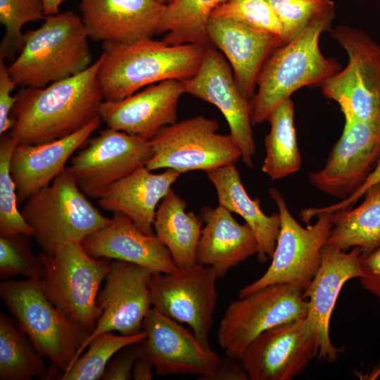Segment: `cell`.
Segmentation results:
<instances>
[{"instance_id": "obj_13", "label": "cell", "mask_w": 380, "mask_h": 380, "mask_svg": "<svg viewBox=\"0 0 380 380\" xmlns=\"http://www.w3.org/2000/svg\"><path fill=\"white\" fill-rule=\"evenodd\" d=\"M142 329L146 336L137 343L138 356L148 361L158 375L192 374L214 380L222 359L211 348L205 347L192 331L153 307L146 315Z\"/></svg>"}, {"instance_id": "obj_17", "label": "cell", "mask_w": 380, "mask_h": 380, "mask_svg": "<svg viewBox=\"0 0 380 380\" xmlns=\"http://www.w3.org/2000/svg\"><path fill=\"white\" fill-rule=\"evenodd\" d=\"M152 274L145 267L111 260L104 288L97 297L101 315L80 348L75 363L90 342L104 332L132 335L143 330V321L152 307L149 291Z\"/></svg>"}, {"instance_id": "obj_32", "label": "cell", "mask_w": 380, "mask_h": 380, "mask_svg": "<svg viewBox=\"0 0 380 380\" xmlns=\"http://www.w3.org/2000/svg\"><path fill=\"white\" fill-rule=\"evenodd\" d=\"M227 0H172L166 6L158 34L169 45L194 44L212 47L207 25L213 11Z\"/></svg>"}, {"instance_id": "obj_5", "label": "cell", "mask_w": 380, "mask_h": 380, "mask_svg": "<svg viewBox=\"0 0 380 380\" xmlns=\"http://www.w3.org/2000/svg\"><path fill=\"white\" fill-rule=\"evenodd\" d=\"M43 265L42 288L70 322L89 335L102 310L99 289L110 270L111 260L89 255L81 243L66 241L53 253L39 255Z\"/></svg>"}, {"instance_id": "obj_15", "label": "cell", "mask_w": 380, "mask_h": 380, "mask_svg": "<svg viewBox=\"0 0 380 380\" xmlns=\"http://www.w3.org/2000/svg\"><path fill=\"white\" fill-rule=\"evenodd\" d=\"M379 160L380 121L345 118L324 166L309 172L308 179L321 192L343 200L361 187Z\"/></svg>"}, {"instance_id": "obj_19", "label": "cell", "mask_w": 380, "mask_h": 380, "mask_svg": "<svg viewBox=\"0 0 380 380\" xmlns=\"http://www.w3.org/2000/svg\"><path fill=\"white\" fill-rule=\"evenodd\" d=\"M361 250L355 247L349 252L326 243L322 249L319 267L303 296L308 302L306 318L315 336L317 358L326 362L338 359L341 348L335 347L329 336V322L337 298L344 284L362 273L360 260Z\"/></svg>"}, {"instance_id": "obj_20", "label": "cell", "mask_w": 380, "mask_h": 380, "mask_svg": "<svg viewBox=\"0 0 380 380\" xmlns=\"http://www.w3.org/2000/svg\"><path fill=\"white\" fill-rule=\"evenodd\" d=\"M184 93L182 80H164L124 99L103 101L100 116L109 128L150 140L162 128L177 122Z\"/></svg>"}, {"instance_id": "obj_30", "label": "cell", "mask_w": 380, "mask_h": 380, "mask_svg": "<svg viewBox=\"0 0 380 380\" xmlns=\"http://www.w3.org/2000/svg\"><path fill=\"white\" fill-rule=\"evenodd\" d=\"M270 131L265 139L266 149L262 171L279 180L300 170L302 158L294 125V105L289 99L267 118Z\"/></svg>"}, {"instance_id": "obj_4", "label": "cell", "mask_w": 380, "mask_h": 380, "mask_svg": "<svg viewBox=\"0 0 380 380\" xmlns=\"http://www.w3.org/2000/svg\"><path fill=\"white\" fill-rule=\"evenodd\" d=\"M44 20L40 27L23 34V47L8 66L18 86L45 87L92 64L89 38L80 15L67 11Z\"/></svg>"}, {"instance_id": "obj_29", "label": "cell", "mask_w": 380, "mask_h": 380, "mask_svg": "<svg viewBox=\"0 0 380 380\" xmlns=\"http://www.w3.org/2000/svg\"><path fill=\"white\" fill-rule=\"evenodd\" d=\"M362 203L334 213L327 243L348 250L355 247L366 254L380 245V182L364 194Z\"/></svg>"}, {"instance_id": "obj_28", "label": "cell", "mask_w": 380, "mask_h": 380, "mask_svg": "<svg viewBox=\"0 0 380 380\" xmlns=\"http://www.w3.org/2000/svg\"><path fill=\"white\" fill-rule=\"evenodd\" d=\"M186 209V201L171 189L157 208L153 222L155 234L180 270L197 263V248L203 223L201 215Z\"/></svg>"}, {"instance_id": "obj_9", "label": "cell", "mask_w": 380, "mask_h": 380, "mask_svg": "<svg viewBox=\"0 0 380 380\" xmlns=\"http://www.w3.org/2000/svg\"><path fill=\"white\" fill-rule=\"evenodd\" d=\"M329 32L346 51L348 63L322 84L323 95L338 103L344 118L380 121V45L347 25Z\"/></svg>"}, {"instance_id": "obj_8", "label": "cell", "mask_w": 380, "mask_h": 380, "mask_svg": "<svg viewBox=\"0 0 380 380\" xmlns=\"http://www.w3.org/2000/svg\"><path fill=\"white\" fill-rule=\"evenodd\" d=\"M269 194L281 217L272 262L260 278L240 290L239 298L276 284L294 285L303 292L319 267L322 249L334 223V213H322L316 217L315 224L309 223L303 227L291 214L284 197L277 189H270Z\"/></svg>"}, {"instance_id": "obj_7", "label": "cell", "mask_w": 380, "mask_h": 380, "mask_svg": "<svg viewBox=\"0 0 380 380\" xmlns=\"http://www.w3.org/2000/svg\"><path fill=\"white\" fill-rule=\"evenodd\" d=\"M0 297L37 351L63 373L68 372L89 335L56 309L39 279L3 281Z\"/></svg>"}, {"instance_id": "obj_44", "label": "cell", "mask_w": 380, "mask_h": 380, "mask_svg": "<svg viewBox=\"0 0 380 380\" xmlns=\"http://www.w3.org/2000/svg\"><path fill=\"white\" fill-rule=\"evenodd\" d=\"M153 365L146 360L139 357L132 368V377L134 380H151L153 377Z\"/></svg>"}, {"instance_id": "obj_35", "label": "cell", "mask_w": 380, "mask_h": 380, "mask_svg": "<svg viewBox=\"0 0 380 380\" xmlns=\"http://www.w3.org/2000/svg\"><path fill=\"white\" fill-rule=\"evenodd\" d=\"M46 17L42 0H0V22L6 28L0 58L11 61L23 47V25Z\"/></svg>"}, {"instance_id": "obj_2", "label": "cell", "mask_w": 380, "mask_h": 380, "mask_svg": "<svg viewBox=\"0 0 380 380\" xmlns=\"http://www.w3.org/2000/svg\"><path fill=\"white\" fill-rule=\"evenodd\" d=\"M208 47L169 45L144 39L132 44L102 42L98 79L104 101H120L167 80H184L199 69Z\"/></svg>"}, {"instance_id": "obj_10", "label": "cell", "mask_w": 380, "mask_h": 380, "mask_svg": "<svg viewBox=\"0 0 380 380\" xmlns=\"http://www.w3.org/2000/svg\"><path fill=\"white\" fill-rule=\"evenodd\" d=\"M218 122L198 115L166 126L149 141L153 156L146 167L151 171L172 169L179 173L206 172L242 158L232 136L217 132Z\"/></svg>"}, {"instance_id": "obj_25", "label": "cell", "mask_w": 380, "mask_h": 380, "mask_svg": "<svg viewBox=\"0 0 380 380\" xmlns=\"http://www.w3.org/2000/svg\"><path fill=\"white\" fill-rule=\"evenodd\" d=\"M201 216L205 226L197 248L196 262L212 267L218 278L258 253V243L252 229L246 223L239 224L224 206H205Z\"/></svg>"}, {"instance_id": "obj_46", "label": "cell", "mask_w": 380, "mask_h": 380, "mask_svg": "<svg viewBox=\"0 0 380 380\" xmlns=\"http://www.w3.org/2000/svg\"><path fill=\"white\" fill-rule=\"evenodd\" d=\"M158 2L162 4H164V5H167L169 4L172 0H156Z\"/></svg>"}, {"instance_id": "obj_11", "label": "cell", "mask_w": 380, "mask_h": 380, "mask_svg": "<svg viewBox=\"0 0 380 380\" xmlns=\"http://www.w3.org/2000/svg\"><path fill=\"white\" fill-rule=\"evenodd\" d=\"M308 302L303 291L289 284L265 286L232 301L217 331V341L228 357L240 359L261 333L277 325L305 318Z\"/></svg>"}, {"instance_id": "obj_38", "label": "cell", "mask_w": 380, "mask_h": 380, "mask_svg": "<svg viewBox=\"0 0 380 380\" xmlns=\"http://www.w3.org/2000/svg\"><path fill=\"white\" fill-rule=\"evenodd\" d=\"M28 236L19 234L0 236V277L22 275L27 279H40L43 265L26 240Z\"/></svg>"}, {"instance_id": "obj_22", "label": "cell", "mask_w": 380, "mask_h": 380, "mask_svg": "<svg viewBox=\"0 0 380 380\" xmlns=\"http://www.w3.org/2000/svg\"><path fill=\"white\" fill-rule=\"evenodd\" d=\"M81 244L94 258L129 262L153 272L175 274L180 271L158 236L142 232L122 213H113L108 225L88 235Z\"/></svg>"}, {"instance_id": "obj_37", "label": "cell", "mask_w": 380, "mask_h": 380, "mask_svg": "<svg viewBox=\"0 0 380 380\" xmlns=\"http://www.w3.org/2000/svg\"><path fill=\"white\" fill-rule=\"evenodd\" d=\"M266 1L282 25V45L297 37L317 16L334 9L331 0Z\"/></svg>"}, {"instance_id": "obj_3", "label": "cell", "mask_w": 380, "mask_h": 380, "mask_svg": "<svg viewBox=\"0 0 380 380\" xmlns=\"http://www.w3.org/2000/svg\"><path fill=\"white\" fill-rule=\"evenodd\" d=\"M334 16V9L319 15L297 37L270 54L258 75V91L251 101L252 125L267 120L296 90L321 86L341 70L340 64L324 57L319 47L320 35L330 30Z\"/></svg>"}, {"instance_id": "obj_1", "label": "cell", "mask_w": 380, "mask_h": 380, "mask_svg": "<svg viewBox=\"0 0 380 380\" xmlns=\"http://www.w3.org/2000/svg\"><path fill=\"white\" fill-rule=\"evenodd\" d=\"M100 57L85 70L45 87H23L7 132L18 144H41L81 129L97 117L103 96L98 79Z\"/></svg>"}, {"instance_id": "obj_43", "label": "cell", "mask_w": 380, "mask_h": 380, "mask_svg": "<svg viewBox=\"0 0 380 380\" xmlns=\"http://www.w3.org/2000/svg\"><path fill=\"white\" fill-rule=\"evenodd\" d=\"M249 377L242 363L240 365L235 361L222 360L214 380H247Z\"/></svg>"}, {"instance_id": "obj_26", "label": "cell", "mask_w": 380, "mask_h": 380, "mask_svg": "<svg viewBox=\"0 0 380 380\" xmlns=\"http://www.w3.org/2000/svg\"><path fill=\"white\" fill-rule=\"evenodd\" d=\"M180 175L172 169L154 174L141 166L109 186L99 198V204L106 210L127 215L144 234H155L157 206Z\"/></svg>"}, {"instance_id": "obj_41", "label": "cell", "mask_w": 380, "mask_h": 380, "mask_svg": "<svg viewBox=\"0 0 380 380\" xmlns=\"http://www.w3.org/2000/svg\"><path fill=\"white\" fill-rule=\"evenodd\" d=\"M137 343L122 348L112 357L103 374L102 380H129L132 379V368L136 360L139 358Z\"/></svg>"}, {"instance_id": "obj_6", "label": "cell", "mask_w": 380, "mask_h": 380, "mask_svg": "<svg viewBox=\"0 0 380 380\" xmlns=\"http://www.w3.org/2000/svg\"><path fill=\"white\" fill-rule=\"evenodd\" d=\"M20 212L46 253L66 241L81 243L110 222L91 203L66 169L27 198Z\"/></svg>"}, {"instance_id": "obj_40", "label": "cell", "mask_w": 380, "mask_h": 380, "mask_svg": "<svg viewBox=\"0 0 380 380\" xmlns=\"http://www.w3.org/2000/svg\"><path fill=\"white\" fill-rule=\"evenodd\" d=\"M16 84L9 72L4 59L0 58V135L7 133L13 125L11 113L17 101L11 96Z\"/></svg>"}, {"instance_id": "obj_12", "label": "cell", "mask_w": 380, "mask_h": 380, "mask_svg": "<svg viewBox=\"0 0 380 380\" xmlns=\"http://www.w3.org/2000/svg\"><path fill=\"white\" fill-rule=\"evenodd\" d=\"M215 270L196 263L175 274L153 272L149 291L152 307L169 318L186 324L201 343L210 348L217 292Z\"/></svg>"}, {"instance_id": "obj_18", "label": "cell", "mask_w": 380, "mask_h": 380, "mask_svg": "<svg viewBox=\"0 0 380 380\" xmlns=\"http://www.w3.org/2000/svg\"><path fill=\"white\" fill-rule=\"evenodd\" d=\"M182 81L185 93L215 106L221 111L228 123L229 134L241 152L243 163L253 168L255 144L251 102L241 92L232 67L223 54L208 47L196 73Z\"/></svg>"}, {"instance_id": "obj_24", "label": "cell", "mask_w": 380, "mask_h": 380, "mask_svg": "<svg viewBox=\"0 0 380 380\" xmlns=\"http://www.w3.org/2000/svg\"><path fill=\"white\" fill-rule=\"evenodd\" d=\"M102 122L101 116L64 138L41 144H18L11 161L18 202L48 186L65 169L74 153L89 140Z\"/></svg>"}, {"instance_id": "obj_36", "label": "cell", "mask_w": 380, "mask_h": 380, "mask_svg": "<svg viewBox=\"0 0 380 380\" xmlns=\"http://www.w3.org/2000/svg\"><path fill=\"white\" fill-rule=\"evenodd\" d=\"M210 17L229 19L270 32L280 37L282 41V25L266 0H227L218 5Z\"/></svg>"}, {"instance_id": "obj_31", "label": "cell", "mask_w": 380, "mask_h": 380, "mask_svg": "<svg viewBox=\"0 0 380 380\" xmlns=\"http://www.w3.org/2000/svg\"><path fill=\"white\" fill-rule=\"evenodd\" d=\"M25 333L5 315H0V379H48L54 375Z\"/></svg>"}, {"instance_id": "obj_23", "label": "cell", "mask_w": 380, "mask_h": 380, "mask_svg": "<svg viewBox=\"0 0 380 380\" xmlns=\"http://www.w3.org/2000/svg\"><path fill=\"white\" fill-rule=\"evenodd\" d=\"M207 30L211 44L229 62L238 87L251 102L258 75L270 54L282 45L281 37L215 17L209 18Z\"/></svg>"}, {"instance_id": "obj_42", "label": "cell", "mask_w": 380, "mask_h": 380, "mask_svg": "<svg viewBox=\"0 0 380 380\" xmlns=\"http://www.w3.org/2000/svg\"><path fill=\"white\" fill-rule=\"evenodd\" d=\"M360 265L362 273L359 278L362 288L380 300V245L362 254Z\"/></svg>"}, {"instance_id": "obj_33", "label": "cell", "mask_w": 380, "mask_h": 380, "mask_svg": "<svg viewBox=\"0 0 380 380\" xmlns=\"http://www.w3.org/2000/svg\"><path fill=\"white\" fill-rule=\"evenodd\" d=\"M146 336V332L144 329L132 335L104 332L90 342L87 352L80 356L68 372L63 373L59 379H101L108 362L118 351L129 345L141 342Z\"/></svg>"}, {"instance_id": "obj_14", "label": "cell", "mask_w": 380, "mask_h": 380, "mask_svg": "<svg viewBox=\"0 0 380 380\" xmlns=\"http://www.w3.org/2000/svg\"><path fill=\"white\" fill-rule=\"evenodd\" d=\"M87 144L66 170L81 191L93 198L99 199L112 184L146 166L153 154L149 140L109 127Z\"/></svg>"}, {"instance_id": "obj_34", "label": "cell", "mask_w": 380, "mask_h": 380, "mask_svg": "<svg viewBox=\"0 0 380 380\" xmlns=\"http://www.w3.org/2000/svg\"><path fill=\"white\" fill-rule=\"evenodd\" d=\"M18 142L6 133L0 140V236L23 234L34 236L33 228L18 209L16 186L11 173V161Z\"/></svg>"}, {"instance_id": "obj_27", "label": "cell", "mask_w": 380, "mask_h": 380, "mask_svg": "<svg viewBox=\"0 0 380 380\" xmlns=\"http://www.w3.org/2000/svg\"><path fill=\"white\" fill-rule=\"evenodd\" d=\"M206 173L215 188L218 205L240 215L253 232L258 243V260L265 262L272 258L281 227L279 212L267 215L261 210L260 199L249 196L234 163Z\"/></svg>"}, {"instance_id": "obj_16", "label": "cell", "mask_w": 380, "mask_h": 380, "mask_svg": "<svg viewBox=\"0 0 380 380\" xmlns=\"http://www.w3.org/2000/svg\"><path fill=\"white\" fill-rule=\"evenodd\" d=\"M318 354L308 319L286 322L258 335L240 360L251 380H291Z\"/></svg>"}, {"instance_id": "obj_39", "label": "cell", "mask_w": 380, "mask_h": 380, "mask_svg": "<svg viewBox=\"0 0 380 380\" xmlns=\"http://www.w3.org/2000/svg\"><path fill=\"white\" fill-rule=\"evenodd\" d=\"M380 182V160L366 179L361 187L353 195L341 201L326 207L308 208L300 211L301 220L309 223L312 218L322 213H333L351 208L361 198L365 191L372 186Z\"/></svg>"}, {"instance_id": "obj_21", "label": "cell", "mask_w": 380, "mask_h": 380, "mask_svg": "<svg viewBox=\"0 0 380 380\" xmlns=\"http://www.w3.org/2000/svg\"><path fill=\"white\" fill-rule=\"evenodd\" d=\"M90 39L132 44L158 34L166 5L156 0H80Z\"/></svg>"}, {"instance_id": "obj_45", "label": "cell", "mask_w": 380, "mask_h": 380, "mask_svg": "<svg viewBox=\"0 0 380 380\" xmlns=\"http://www.w3.org/2000/svg\"><path fill=\"white\" fill-rule=\"evenodd\" d=\"M44 6V12L46 16L59 13V8L61 4L67 0H42Z\"/></svg>"}]
</instances>
